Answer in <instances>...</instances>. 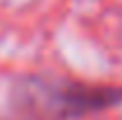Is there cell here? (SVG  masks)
<instances>
[{"instance_id": "obj_1", "label": "cell", "mask_w": 122, "mask_h": 120, "mask_svg": "<svg viewBox=\"0 0 122 120\" xmlns=\"http://www.w3.org/2000/svg\"><path fill=\"white\" fill-rule=\"evenodd\" d=\"M122 92L113 87H71L61 94V101L66 104L68 113H85L94 108H106V106L120 101Z\"/></svg>"}]
</instances>
